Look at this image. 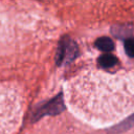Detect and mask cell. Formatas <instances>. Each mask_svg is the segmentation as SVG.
Segmentation results:
<instances>
[{"label": "cell", "instance_id": "6da1fadb", "mask_svg": "<svg viewBox=\"0 0 134 134\" xmlns=\"http://www.w3.org/2000/svg\"><path fill=\"white\" fill-rule=\"evenodd\" d=\"M76 53H77V46L73 41L69 40L68 38L61 41L55 57L57 64L61 65L63 62L68 63L72 61L76 57Z\"/></svg>", "mask_w": 134, "mask_h": 134}, {"label": "cell", "instance_id": "7a4b0ae2", "mask_svg": "<svg viewBox=\"0 0 134 134\" xmlns=\"http://www.w3.org/2000/svg\"><path fill=\"white\" fill-rule=\"evenodd\" d=\"M64 109H65V105H64V100H63V94L60 93L54 98H52L50 102H48L43 107H41L37 111V113L35 114V117L37 119V118H39L43 115H46V114L55 115V114L61 113Z\"/></svg>", "mask_w": 134, "mask_h": 134}, {"label": "cell", "instance_id": "3957f363", "mask_svg": "<svg viewBox=\"0 0 134 134\" xmlns=\"http://www.w3.org/2000/svg\"><path fill=\"white\" fill-rule=\"evenodd\" d=\"M95 46H96L99 50L109 52V51L113 50V48H114V43H113V41H112L110 38H108V37H102V38H98V39L96 40Z\"/></svg>", "mask_w": 134, "mask_h": 134}, {"label": "cell", "instance_id": "277c9868", "mask_svg": "<svg viewBox=\"0 0 134 134\" xmlns=\"http://www.w3.org/2000/svg\"><path fill=\"white\" fill-rule=\"evenodd\" d=\"M98 64L104 67V68H109V67H112L114 66L116 63H117V59L113 55V54H110V53H105L103 55H100L97 60Z\"/></svg>", "mask_w": 134, "mask_h": 134}, {"label": "cell", "instance_id": "5b68a950", "mask_svg": "<svg viewBox=\"0 0 134 134\" xmlns=\"http://www.w3.org/2000/svg\"><path fill=\"white\" fill-rule=\"evenodd\" d=\"M125 50L129 57H134V38H129L125 41Z\"/></svg>", "mask_w": 134, "mask_h": 134}, {"label": "cell", "instance_id": "8992f818", "mask_svg": "<svg viewBox=\"0 0 134 134\" xmlns=\"http://www.w3.org/2000/svg\"><path fill=\"white\" fill-rule=\"evenodd\" d=\"M132 126H134V115L131 116L127 121H124L120 125H118V128L116 127V131H125Z\"/></svg>", "mask_w": 134, "mask_h": 134}]
</instances>
